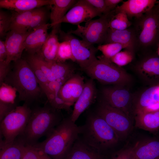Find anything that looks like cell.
I'll return each mask as SVG.
<instances>
[{
	"label": "cell",
	"mask_w": 159,
	"mask_h": 159,
	"mask_svg": "<svg viewBox=\"0 0 159 159\" xmlns=\"http://www.w3.org/2000/svg\"><path fill=\"white\" fill-rule=\"evenodd\" d=\"M115 86L103 89L104 101L111 106L122 110L132 118V114L134 113V104L130 93L123 86Z\"/></svg>",
	"instance_id": "obj_12"
},
{
	"label": "cell",
	"mask_w": 159,
	"mask_h": 159,
	"mask_svg": "<svg viewBox=\"0 0 159 159\" xmlns=\"http://www.w3.org/2000/svg\"><path fill=\"white\" fill-rule=\"evenodd\" d=\"M82 131L70 117L63 119L45 139L33 145L52 159H64Z\"/></svg>",
	"instance_id": "obj_1"
},
{
	"label": "cell",
	"mask_w": 159,
	"mask_h": 159,
	"mask_svg": "<svg viewBox=\"0 0 159 159\" xmlns=\"http://www.w3.org/2000/svg\"><path fill=\"white\" fill-rule=\"evenodd\" d=\"M133 28L136 35V48L147 49L159 42V14L153 8L136 19Z\"/></svg>",
	"instance_id": "obj_7"
},
{
	"label": "cell",
	"mask_w": 159,
	"mask_h": 159,
	"mask_svg": "<svg viewBox=\"0 0 159 159\" xmlns=\"http://www.w3.org/2000/svg\"><path fill=\"white\" fill-rule=\"evenodd\" d=\"M131 148L135 159H159V139L138 142Z\"/></svg>",
	"instance_id": "obj_21"
},
{
	"label": "cell",
	"mask_w": 159,
	"mask_h": 159,
	"mask_svg": "<svg viewBox=\"0 0 159 159\" xmlns=\"http://www.w3.org/2000/svg\"><path fill=\"white\" fill-rule=\"evenodd\" d=\"M97 48L102 52V56L105 58L110 60L122 49H128L126 46L117 43L100 44L98 45Z\"/></svg>",
	"instance_id": "obj_32"
},
{
	"label": "cell",
	"mask_w": 159,
	"mask_h": 159,
	"mask_svg": "<svg viewBox=\"0 0 159 159\" xmlns=\"http://www.w3.org/2000/svg\"><path fill=\"white\" fill-rule=\"evenodd\" d=\"M37 8L21 13L13 11L11 15L9 31H28L32 17Z\"/></svg>",
	"instance_id": "obj_29"
},
{
	"label": "cell",
	"mask_w": 159,
	"mask_h": 159,
	"mask_svg": "<svg viewBox=\"0 0 159 159\" xmlns=\"http://www.w3.org/2000/svg\"><path fill=\"white\" fill-rule=\"evenodd\" d=\"M99 151L78 139L64 159H102Z\"/></svg>",
	"instance_id": "obj_24"
},
{
	"label": "cell",
	"mask_w": 159,
	"mask_h": 159,
	"mask_svg": "<svg viewBox=\"0 0 159 159\" xmlns=\"http://www.w3.org/2000/svg\"><path fill=\"white\" fill-rule=\"evenodd\" d=\"M85 0L102 15L107 14L111 12L108 10L105 0Z\"/></svg>",
	"instance_id": "obj_40"
},
{
	"label": "cell",
	"mask_w": 159,
	"mask_h": 159,
	"mask_svg": "<svg viewBox=\"0 0 159 159\" xmlns=\"http://www.w3.org/2000/svg\"><path fill=\"white\" fill-rule=\"evenodd\" d=\"M134 51L125 49L119 52L112 57L110 61L117 66L121 67L130 63L134 58Z\"/></svg>",
	"instance_id": "obj_36"
},
{
	"label": "cell",
	"mask_w": 159,
	"mask_h": 159,
	"mask_svg": "<svg viewBox=\"0 0 159 159\" xmlns=\"http://www.w3.org/2000/svg\"><path fill=\"white\" fill-rule=\"evenodd\" d=\"M112 159H135L132 148H129L120 151L113 157Z\"/></svg>",
	"instance_id": "obj_42"
},
{
	"label": "cell",
	"mask_w": 159,
	"mask_h": 159,
	"mask_svg": "<svg viewBox=\"0 0 159 159\" xmlns=\"http://www.w3.org/2000/svg\"><path fill=\"white\" fill-rule=\"evenodd\" d=\"M58 110L47 101L43 106L32 109L31 115L22 133L17 138L25 145H33L43 136H48L63 119Z\"/></svg>",
	"instance_id": "obj_2"
},
{
	"label": "cell",
	"mask_w": 159,
	"mask_h": 159,
	"mask_svg": "<svg viewBox=\"0 0 159 159\" xmlns=\"http://www.w3.org/2000/svg\"><path fill=\"white\" fill-rule=\"evenodd\" d=\"M60 24H57L48 34L47 39L40 51L37 54L47 62L56 61L59 42L58 34Z\"/></svg>",
	"instance_id": "obj_22"
},
{
	"label": "cell",
	"mask_w": 159,
	"mask_h": 159,
	"mask_svg": "<svg viewBox=\"0 0 159 159\" xmlns=\"http://www.w3.org/2000/svg\"><path fill=\"white\" fill-rule=\"evenodd\" d=\"M47 17V12L44 8H37V10L33 16L29 26V29H35L43 24H46V20Z\"/></svg>",
	"instance_id": "obj_38"
},
{
	"label": "cell",
	"mask_w": 159,
	"mask_h": 159,
	"mask_svg": "<svg viewBox=\"0 0 159 159\" xmlns=\"http://www.w3.org/2000/svg\"><path fill=\"white\" fill-rule=\"evenodd\" d=\"M11 15L2 10L0 11V36L3 37L6 35L9 31Z\"/></svg>",
	"instance_id": "obj_39"
},
{
	"label": "cell",
	"mask_w": 159,
	"mask_h": 159,
	"mask_svg": "<svg viewBox=\"0 0 159 159\" xmlns=\"http://www.w3.org/2000/svg\"><path fill=\"white\" fill-rule=\"evenodd\" d=\"M157 54L158 56L159 57V42L158 44L157 45Z\"/></svg>",
	"instance_id": "obj_47"
},
{
	"label": "cell",
	"mask_w": 159,
	"mask_h": 159,
	"mask_svg": "<svg viewBox=\"0 0 159 159\" xmlns=\"http://www.w3.org/2000/svg\"><path fill=\"white\" fill-rule=\"evenodd\" d=\"M59 33L63 41L69 42L75 62L83 69L97 59L96 54L98 50L93 45L86 44L68 32L66 33L60 30Z\"/></svg>",
	"instance_id": "obj_10"
},
{
	"label": "cell",
	"mask_w": 159,
	"mask_h": 159,
	"mask_svg": "<svg viewBox=\"0 0 159 159\" xmlns=\"http://www.w3.org/2000/svg\"><path fill=\"white\" fill-rule=\"evenodd\" d=\"M17 106L16 104H8L0 102V121Z\"/></svg>",
	"instance_id": "obj_41"
},
{
	"label": "cell",
	"mask_w": 159,
	"mask_h": 159,
	"mask_svg": "<svg viewBox=\"0 0 159 159\" xmlns=\"http://www.w3.org/2000/svg\"><path fill=\"white\" fill-rule=\"evenodd\" d=\"M91 79L101 83L124 86L129 83L131 77L121 67L112 63L102 55L83 69Z\"/></svg>",
	"instance_id": "obj_5"
},
{
	"label": "cell",
	"mask_w": 159,
	"mask_h": 159,
	"mask_svg": "<svg viewBox=\"0 0 159 159\" xmlns=\"http://www.w3.org/2000/svg\"><path fill=\"white\" fill-rule=\"evenodd\" d=\"M97 114L105 121L120 139L127 136L132 130V118L122 110L111 106L104 101L98 106Z\"/></svg>",
	"instance_id": "obj_9"
},
{
	"label": "cell",
	"mask_w": 159,
	"mask_h": 159,
	"mask_svg": "<svg viewBox=\"0 0 159 159\" xmlns=\"http://www.w3.org/2000/svg\"><path fill=\"white\" fill-rule=\"evenodd\" d=\"M102 15L85 0H77L63 17L54 23L50 24V26L52 27L62 23L77 26L83 22H87L95 17Z\"/></svg>",
	"instance_id": "obj_11"
},
{
	"label": "cell",
	"mask_w": 159,
	"mask_h": 159,
	"mask_svg": "<svg viewBox=\"0 0 159 159\" xmlns=\"http://www.w3.org/2000/svg\"><path fill=\"white\" fill-rule=\"evenodd\" d=\"M156 0H128L123 1L120 6L115 9V14L122 12L125 13L128 18L135 17L136 19L142 16L152 9L155 5Z\"/></svg>",
	"instance_id": "obj_16"
},
{
	"label": "cell",
	"mask_w": 159,
	"mask_h": 159,
	"mask_svg": "<svg viewBox=\"0 0 159 159\" xmlns=\"http://www.w3.org/2000/svg\"><path fill=\"white\" fill-rule=\"evenodd\" d=\"M68 60L75 62L69 43L67 41H63L59 43L56 62H64Z\"/></svg>",
	"instance_id": "obj_35"
},
{
	"label": "cell",
	"mask_w": 159,
	"mask_h": 159,
	"mask_svg": "<svg viewBox=\"0 0 159 159\" xmlns=\"http://www.w3.org/2000/svg\"><path fill=\"white\" fill-rule=\"evenodd\" d=\"M131 25L127 15L120 12L115 14L110 22L109 28L118 30H123L128 28Z\"/></svg>",
	"instance_id": "obj_33"
},
{
	"label": "cell",
	"mask_w": 159,
	"mask_h": 159,
	"mask_svg": "<svg viewBox=\"0 0 159 159\" xmlns=\"http://www.w3.org/2000/svg\"><path fill=\"white\" fill-rule=\"evenodd\" d=\"M46 62L56 80H68L73 75L74 68L68 64L56 61Z\"/></svg>",
	"instance_id": "obj_30"
},
{
	"label": "cell",
	"mask_w": 159,
	"mask_h": 159,
	"mask_svg": "<svg viewBox=\"0 0 159 159\" xmlns=\"http://www.w3.org/2000/svg\"><path fill=\"white\" fill-rule=\"evenodd\" d=\"M7 56L5 41L0 40V62L5 61Z\"/></svg>",
	"instance_id": "obj_44"
},
{
	"label": "cell",
	"mask_w": 159,
	"mask_h": 159,
	"mask_svg": "<svg viewBox=\"0 0 159 159\" xmlns=\"http://www.w3.org/2000/svg\"><path fill=\"white\" fill-rule=\"evenodd\" d=\"M25 59L32 70L40 87L45 94L49 82L32 55L28 54Z\"/></svg>",
	"instance_id": "obj_31"
},
{
	"label": "cell",
	"mask_w": 159,
	"mask_h": 159,
	"mask_svg": "<svg viewBox=\"0 0 159 159\" xmlns=\"http://www.w3.org/2000/svg\"><path fill=\"white\" fill-rule=\"evenodd\" d=\"M0 85V102L15 104L16 97V90L12 86L3 82Z\"/></svg>",
	"instance_id": "obj_34"
},
{
	"label": "cell",
	"mask_w": 159,
	"mask_h": 159,
	"mask_svg": "<svg viewBox=\"0 0 159 159\" xmlns=\"http://www.w3.org/2000/svg\"><path fill=\"white\" fill-rule=\"evenodd\" d=\"M50 0H0V7L18 13L49 5Z\"/></svg>",
	"instance_id": "obj_23"
},
{
	"label": "cell",
	"mask_w": 159,
	"mask_h": 159,
	"mask_svg": "<svg viewBox=\"0 0 159 159\" xmlns=\"http://www.w3.org/2000/svg\"><path fill=\"white\" fill-rule=\"evenodd\" d=\"M106 6L110 11L114 10L119 3L122 2V0H105Z\"/></svg>",
	"instance_id": "obj_45"
},
{
	"label": "cell",
	"mask_w": 159,
	"mask_h": 159,
	"mask_svg": "<svg viewBox=\"0 0 159 159\" xmlns=\"http://www.w3.org/2000/svg\"><path fill=\"white\" fill-rule=\"evenodd\" d=\"M0 159H22L25 145L17 138L5 143L0 139Z\"/></svg>",
	"instance_id": "obj_27"
},
{
	"label": "cell",
	"mask_w": 159,
	"mask_h": 159,
	"mask_svg": "<svg viewBox=\"0 0 159 159\" xmlns=\"http://www.w3.org/2000/svg\"><path fill=\"white\" fill-rule=\"evenodd\" d=\"M136 69L142 77L153 84L159 83V57L158 56H147L139 62Z\"/></svg>",
	"instance_id": "obj_17"
},
{
	"label": "cell",
	"mask_w": 159,
	"mask_h": 159,
	"mask_svg": "<svg viewBox=\"0 0 159 159\" xmlns=\"http://www.w3.org/2000/svg\"><path fill=\"white\" fill-rule=\"evenodd\" d=\"M159 110V83L144 91L133 105L134 115Z\"/></svg>",
	"instance_id": "obj_14"
},
{
	"label": "cell",
	"mask_w": 159,
	"mask_h": 159,
	"mask_svg": "<svg viewBox=\"0 0 159 159\" xmlns=\"http://www.w3.org/2000/svg\"><path fill=\"white\" fill-rule=\"evenodd\" d=\"M136 35L133 28H128L123 30L109 28L103 43H118L126 46L129 49L134 51L136 48Z\"/></svg>",
	"instance_id": "obj_20"
},
{
	"label": "cell",
	"mask_w": 159,
	"mask_h": 159,
	"mask_svg": "<svg viewBox=\"0 0 159 159\" xmlns=\"http://www.w3.org/2000/svg\"><path fill=\"white\" fill-rule=\"evenodd\" d=\"M136 127L150 132L159 129V110L135 115Z\"/></svg>",
	"instance_id": "obj_26"
},
{
	"label": "cell",
	"mask_w": 159,
	"mask_h": 159,
	"mask_svg": "<svg viewBox=\"0 0 159 159\" xmlns=\"http://www.w3.org/2000/svg\"><path fill=\"white\" fill-rule=\"evenodd\" d=\"M77 1L76 0H50L49 6L51 9V24L61 19Z\"/></svg>",
	"instance_id": "obj_28"
},
{
	"label": "cell",
	"mask_w": 159,
	"mask_h": 159,
	"mask_svg": "<svg viewBox=\"0 0 159 159\" xmlns=\"http://www.w3.org/2000/svg\"><path fill=\"white\" fill-rule=\"evenodd\" d=\"M153 8L159 14V1H157L155 5Z\"/></svg>",
	"instance_id": "obj_46"
},
{
	"label": "cell",
	"mask_w": 159,
	"mask_h": 159,
	"mask_svg": "<svg viewBox=\"0 0 159 159\" xmlns=\"http://www.w3.org/2000/svg\"><path fill=\"white\" fill-rule=\"evenodd\" d=\"M31 112L30 107L24 103L17 106L0 121V139L4 143L13 141L22 133Z\"/></svg>",
	"instance_id": "obj_6"
},
{
	"label": "cell",
	"mask_w": 159,
	"mask_h": 159,
	"mask_svg": "<svg viewBox=\"0 0 159 159\" xmlns=\"http://www.w3.org/2000/svg\"><path fill=\"white\" fill-rule=\"evenodd\" d=\"M31 31L11 30L8 32L5 41L7 56L5 60L7 64H10L21 58L25 49V40Z\"/></svg>",
	"instance_id": "obj_13"
},
{
	"label": "cell",
	"mask_w": 159,
	"mask_h": 159,
	"mask_svg": "<svg viewBox=\"0 0 159 159\" xmlns=\"http://www.w3.org/2000/svg\"><path fill=\"white\" fill-rule=\"evenodd\" d=\"M11 69L10 64H7L5 61L0 62V84L3 82L5 78Z\"/></svg>",
	"instance_id": "obj_43"
},
{
	"label": "cell",
	"mask_w": 159,
	"mask_h": 159,
	"mask_svg": "<svg viewBox=\"0 0 159 159\" xmlns=\"http://www.w3.org/2000/svg\"><path fill=\"white\" fill-rule=\"evenodd\" d=\"M50 24L42 25L30 32L24 43L25 49L29 54L38 53L45 43L48 34V30Z\"/></svg>",
	"instance_id": "obj_19"
},
{
	"label": "cell",
	"mask_w": 159,
	"mask_h": 159,
	"mask_svg": "<svg viewBox=\"0 0 159 159\" xmlns=\"http://www.w3.org/2000/svg\"><path fill=\"white\" fill-rule=\"evenodd\" d=\"M67 80H58L49 82L45 93L47 101L50 105L58 110L64 109L68 110L70 109L58 96L61 87Z\"/></svg>",
	"instance_id": "obj_25"
},
{
	"label": "cell",
	"mask_w": 159,
	"mask_h": 159,
	"mask_svg": "<svg viewBox=\"0 0 159 159\" xmlns=\"http://www.w3.org/2000/svg\"><path fill=\"white\" fill-rule=\"evenodd\" d=\"M22 159H52L34 145H25Z\"/></svg>",
	"instance_id": "obj_37"
},
{
	"label": "cell",
	"mask_w": 159,
	"mask_h": 159,
	"mask_svg": "<svg viewBox=\"0 0 159 159\" xmlns=\"http://www.w3.org/2000/svg\"><path fill=\"white\" fill-rule=\"evenodd\" d=\"M82 132L83 140L99 151L114 146L120 139L112 128L97 114L88 118Z\"/></svg>",
	"instance_id": "obj_4"
},
{
	"label": "cell",
	"mask_w": 159,
	"mask_h": 159,
	"mask_svg": "<svg viewBox=\"0 0 159 159\" xmlns=\"http://www.w3.org/2000/svg\"><path fill=\"white\" fill-rule=\"evenodd\" d=\"M96 89L93 79L85 84L83 90L75 103L72 114L70 117L74 122L79 116L93 102L96 98Z\"/></svg>",
	"instance_id": "obj_18"
},
{
	"label": "cell",
	"mask_w": 159,
	"mask_h": 159,
	"mask_svg": "<svg viewBox=\"0 0 159 159\" xmlns=\"http://www.w3.org/2000/svg\"><path fill=\"white\" fill-rule=\"evenodd\" d=\"M115 14L114 10L102 15L98 19L86 22L84 26L78 25L76 29L68 32L79 37L88 45L101 44L109 28L110 22Z\"/></svg>",
	"instance_id": "obj_8"
},
{
	"label": "cell",
	"mask_w": 159,
	"mask_h": 159,
	"mask_svg": "<svg viewBox=\"0 0 159 159\" xmlns=\"http://www.w3.org/2000/svg\"><path fill=\"white\" fill-rule=\"evenodd\" d=\"M85 84L82 77L73 74L62 86L58 97L70 108L82 93Z\"/></svg>",
	"instance_id": "obj_15"
},
{
	"label": "cell",
	"mask_w": 159,
	"mask_h": 159,
	"mask_svg": "<svg viewBox=\"0 0 159 159\" xmlns=\"http://www.w3.org/2000/svg\"><path fill=\"white\" fill-rule=\"evenodd\" d=\"M14 62L4 82L14 88L19 100L30 107L44 93L26 60L21 58Z\"/></svg>",
	"instance_id": "obj_3"
}]
</instances>
